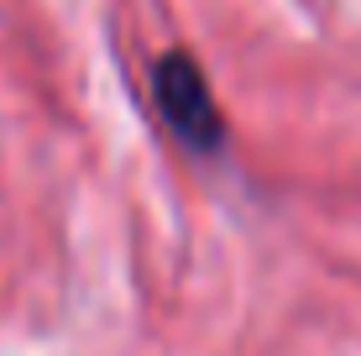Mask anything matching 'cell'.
Returning <instances> with one entry per match:
<instances>
[{"instance_id": "cell-1", "label": "cell", "mask_w": 361, "mask_h": 356, "mask_svg": "<svg viewBox=\"0 0 361 356\" xmlns=\"http://www.w3.org/2000/svg\"><path fill=\"white\" fill-rule=\"evenodd\" d=\"M152 94H157V110H163V121L173 131H178L189 147L199 152H215L220 142H226V121H220L215 110V94H209L204 73L189 53H168L157 58L152 68Z\"/></svg>"}]
</instances>
